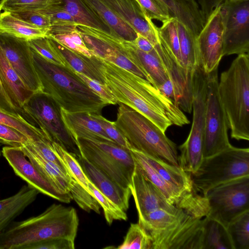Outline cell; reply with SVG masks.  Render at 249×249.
Masks as SVG:
<instances>
[{
	"label": "cell",
	"instance_id": "681fc988",
	"mask_svg": "<svg viewBox=\"0 0 249 249\" xmlns=\"http://www.w3.org/2000/svg\"><path fill=\"white\" fill-rule=\"evenodd\" d=\"M91 115L112 141L123 147L130 149V145L117 128L114 122L107 120L100 114L91 113Z\"/></svg>",
	"mask_w": 249,
	"mask_h": 249
},
{
	"label": "cell",
	"instance_id": "e0dca14e",
	"mask_svg": "<svg viewBox=\"0 0 249 249\" xmlns=\"http://www.w3.org/2000/svg\"><path fill=\"white\" fill-rule=\"evenodd\" d=\"M1 152L15 173L39 193L63 203H69L72 199L70 193H63L52 184L31 162L20 147L4 146Z\"/></svg>",
	"mask_w": 249,
	"mask_h": 249
},
{
	"label": "cell",
	"instance_id": "4fadbf2b",
	"mask_svg": "<svg viewBox=\"0 0 249 249\" xmlns=\"http://www.w3.org/2000/svg\"><path fill=\"white\" fill-rule=\"evenodd\" d=\"M220 5L224 21L223 56L249 53V0Z\"/></svg>",
	"mask_w": 249,
	"mask_h": 249
},
{
	"label": "cell",
	"instance_id": "9f6ffc18",
	"mask_svg": "<svg viewBox=\"0 0 249 249\" xmlns=\"http://www.w3.org/2000/svg\"><path fill=\"white\" fill-rule=\"evenodd\" d=\"M224 0H198L199 7L206 22L213 11Z\"/></svg>",
	"mask_w": 249,
	"mask_h": 249
},
{
	"label": "cell",
	"instance_id": "3957f363",
	"mask_svg": "<svg viewBox=\"0 0 249 249\" xmlns=\"http://www.w3.org/2000/svg\"><path fill=\"white\" fill-rule=\"evenodd\" d=\"M78 226L74 208L53 204L37 216L13 222L0 233V249H26L34 243L51 238L75 241Z\"/></svg>",
	"mask_w": 249,
	"mask_h": 249
},
{
	"label": "cell",
	"instance_id": "8d00e7d4",
	"mask_svg": "<svg viewBox=\"0 0 249 249\" xmlns=\"http://www.w3.org/2000/svg\"><path fill=\"white\" fill-rule=\"evenodd\" d=\"M0 124L18 130L30 142L48 138L43 131L27 121L19 113L14 114L0 109Z\"/></svg>",
	"mask_w": 249,
	"mask_h": 249
},
{
	"label": "cell",
	"instance_id": "816d5d0a",
	"mask_svg": "<svg viewBox=\"0 0 249 249\" xmlns=\"http://www.w3.org/2000/svg\"><path fill=\"white\" fill-rule=\"evenodd\" d=\"M10 13L16 18L37 27L50 29L51 26L49 17L39 11H16Z\"/></svg>",
	"mask_w": 249,
	"mask_h": 249
},
{
	"label": "cell",
	"instance_id": "f907efd6",
	"mask_svg": "<svg viewBox=\"0 0 249 249\" xmlns=\"http://www.w3.org/2000/svg\"><path fill=\"white\" fill-rule=\"evenodd\" d=\"M29 142L28 138L18 130L0 124V142L10 146L21 147Z\"/></svg>",
	"mask_w": 249,
	"mask_h": 249
},
{
	"label": "cell",
	"instance_id": "484cf974",
	"mask_svg": "<svg viewBox=\"0 0 249 249\" xmlns=\"http://www.w3.org/2000/svg\"><path fill=\"white\" fill-rule=\"evenodd\" d=\"M167 9L171 18L184 25L196 37L205 21L196 0H159Z\"/></svg>",
	"mask_w": 249,
	"mask_h": 249
},
{
	"label": "cell",
	"instance_id": "4dcf8cb0",
	"mask_svg": "<svg viewBox=\"0 0 249 249\" xmlns=\"http://www.w3.org/2000/svg\"><path fill=\"white\" fill-rule=\"evenodd\" d=\"M86 1L109 27L111 35L131 42L137 37V33L102 0Z\"/></svg>",
	"mask_w": 249,
	"mask_h": 249
},
{
	"label": "cell",
	"instance_id": "7dc6e473",
	"mask_svg": "<svg viewBox=\"0 0 249 249\" xmlns=\"http://www.w3.org/2000/svg\"><path fill=\"white\" fill-rule=\"evenodd\" d=\"M38 11L49 17L51 26H75L76 24L63 4Z\"/></svg>",
	"mask_w": 249,
	"mask_h": 249
},
{
	"label": "cell",
	"instance_id": "2e32d148",
	"mask_svg": "<svg viewBox=\"0 0 249 249\" xmlns=\"http://www.w3.org/2000/svg\"><path fill=\"white\" fill-rule=\"evenodd\" d=\"M0 48L26 87L33 92L42 91L28 41L0 32Z\"/></svg>",
	"mask_w": 249,
	"mask_h": 249
},
{
	"label": "cell",
	"instance_id": "f35d334b",
	"mask_svg": "<svg viewBox=\"0 0 249 249\" xmlns=\"http://www.w3.org/2000/svg\"><path fill=\"white\" fill-rule=\"evenodd\" d=\"M52 145L55 154L63 162L69 176L92 195L89 188V180L76 158L57 143L52 142Z\"/></svg>",
	"mask_w": 249,
	"mask_h": 249
},
{
	"label": "cell",
	"instance_id": "7a4b0ae2",
	"mask_svg": "<svg viewBox=\"0 0 249 249\" xmlns=\"http://www.w3.org/2000/svg\"><path fill=\"white\" fill-rule=\"evenodd\" d=\"M32 52L42 91L51 96L61 108L71 112L100 114L108 105L71 69L53 63L32 49Z\"/></svg>",
	"mask_w": 249,
	"mask_h": 249
},
{
	"label": "cell",
	"instance_id": "6f0895ef",
	"mask_svg": "<svg viewBox=\"0 0 249 249\" xmlns=\"http://www.w3.org/2000/svg\"><path fill=\"white\" fill-rule=\"evenodd\" d=\"M0 109L8 112L18 114L19 112L14 107L5 93L0 78Z\"/></svg>",
	"mask_w": 249,
	"mask_h": 249
},
{
	"label": "cell",
	"instance_id": "d6986e66",
	"mask_svg": "<svg viewBox=\"0 0 249 249\" xmlns=\"http://www.w3.org/2000/svg\"><path fill=\"white\" fill-rule=\"evenodd\" d=\"M130 188L139 218L158 209H163L171 213H177L181 209L169 203L160 191L142 174L136 165Z\"/></svg>",
	"mask_w": 249,
	"mask_h": 249
},
{
	"label": "cell",
	"instance_id": "277c9868",
	"mask_svg": "<svg viewBox=\"0 0 249 249\" xmlns=\"http://www.w3.org/2000/svg\"><path fill=\"white\" fill-rule=\"evenodd\" d=\"M218 91L231 136L249 140V55L239 54L221 73Z\"/></svg>",
	"mask_w": 249,
	"mask_h": 249
},
{
	"label": "cell",
	"instance_id": "60d3db41",
	"mask_svg": "<svg viewBox=\"0 0 249 249\" xmlns=\"http://www.w3.org/2000/svg\"><path fill=\"white\" fill-rule=\"evenodd\" d=\"M118 249H152L150 236L138 223H131L123 243Z\"/></svg>",
	"mask_w": 249,
	"mask_h": 249
},
{
	"label": "cell",
	"instance_id": "5b68a950",
	"mask_svg": "<svg viewBox=\"0 0 249 249\" xmlns=\"http://www.w3.org/2000/svg\"><path fill=\"white\" fill-rule=\"evenodd\" d=\"M118 104L117 119L114 122L131 148L179 166L177 145L165 132L136 110Z\"/></svg>",
	"mask_w": 249,
	"mask_h": 249
},
{
	"label": "cell",
	"instance_id": "cb8c5ba5",
	"mask_svg": "<svg viewBox=\"0 0 249 249\" xmlns=\"http://www.w3.org/2000/svg\"><path fill=\"white\" fill-rule=\"evenodd\" d=\"M61 112L65 125L75 140L77 138H83L115 142L106 134L90 113L71 112L62 108H61Z\"/></svg>",
	"mask_w": 249,
	"mask_h": 249
},
{
	"label": "cell",
	"instance_id": "5bb4252c",
	"mask_svg": "<svg viewBox=\"0 0 249 249\" xmlns=\"http://www.w3.org/2000/svg\"><path fill=\"white\" fill-rule=\"evenodd\" d=\"M223 15L220 5L210 15L196 37L199 65L207 74L218 69L223 56Z\"/></svg>",
	"mask_w": 249,
	"mask_h": 249
},
{
	"label": "cell",
	"instance_id": "c3c4849f",
	"mask_svg": "<svg viewBox=\"0 0 249 249\" xmlns=\"http://www.w3.org/2000/svg\"><path fill=\"white\" fill-rule=\"evenodd\" d=\"M28 144L44 159L54 163L64 172L69 175L63 162L55 154L52 142L48 138L33 142H29Z\"/></svg>",
	"mask_w": 249,
	"mask_h": 249
},
{
	"label": "cell",
	"instance_id": "44dd1931",
	"mask_svg": "<svg viewBox=\"0 0 249 249\" xmlns=\"http://www.w3.org/2000/svg\"><path fill=\"white\" fill-rule=\"evenodd\" d=\"M76 159L89 180L95 187L122 210L126 212L131 196L130 189L122 187L82 156Z\"/></svg>",
	"mask_w": 249,
	"mask_h": 249
},
{
	"label": "cell",
	"instance_id": "be15d7a7",
	"mask_svg": "<svg viewBox=\"0 0 249 249\" xmlns=\"http://www.w3.org/2000/svg\"><path fill=\"white\" fill-rule=\"evenodd\" d=\"M0 155H1V152H0Z\"/></svg>",
	"mask_w": 249,
	"mask_h": 249
},
{
	"label": "cell",
	"instance_id": "f5cc1de1",
	"mask_svg": "<svg viewBox=\"0 0 249 249\" xmlns=\"http://www.w3.org/2000/svg\"><path fill=\"white\" fill-rule=\"evenodd\" d=\"M76 74L108 105H116L118 102L110 89L105 84H101L79 72Z\"/></svg>",
	"mask_w": 249,
	"mask_h": 249
},
{
	"label": "cell",
	"instance_id": "52a82bcc",
	"mask_svg": "<svg viewBox=\"0 0 249 249\" xmlns=\"http://www.w3.org/2000/svg\"><path fill=\"white\" fill-rule=\"evenodd\" d=\"M81 156L124 188L130 189L135 162L130 151L115 142L76 139Z\"/></svg>",
	"mask_w": 249,
	"mask_h": 249
},
{
	"label": "cell",
	"instance_id": "d6a6232c",
	"mask_svg": "<svg viewBox=\"0 0 249 249\" xmlns=\"http://www.w3.org/2000/svg\"><path fill=\"white\" fill-rule=\"evenodd\" d=\"M63 4L76 24L96 29L111 35V31L86 0H62Z\"/></svg>",
	"mask_w": 249,
	"mask_h": 249
},
{
	"label": "cell",
	"instance_id": "94428289",
	"mask_svg": "<svg viewBox=\"0 0 249 249\" xmlns=\"http://www.w3.org/2000/svg\"><path fill=\"white\" fill-rule=\"evenodd\" d=\"M244 0H224L223 2L227 3H235Z\"/></svg>",
	"mask_w": 249,
	"mask_h": 249
},
{
	"label": "cell",
	"instance_id": "d590c367",
	"mask_svg": "<svg viewBox=\"0 0 249 249\" xmlns=\"http://www.w3.org/2000/svg\"><path fill=\"white\" fill-rule=\"evenodd\" d=\"M185 213V212L182 209L177 213L158 209L139 218L138 223L149 233L165 228L179 220Z\"/></svg>",
	"mask_w": 249,
	"mask_h": 249
},
{
	"label": "cell",
	"instance_id": "83f0119b",
	"mask_svg": "<svg viewBox=\"0 0 249 249\" xmlns=\"http://www.w3.org/2000/svg\"><path fill=\"white\" fill-rule=\"evenodd\" d=\"M136 165L142 174L160 191L168 202L176 207L187 197L191 192H184L164 180L148 163L143 154L131 148Z\"/></svg>",
	"mask_w": 249,
	"mask_h": 249
},
{
	"label": "cell",
	"instance_id": "ac0fdd59",
	"mask_svg": "<svg viewBox=\"0 0 249 249\" xmlns=\"http://www.w3.org/2000/svg\"><path fill=\"white\" fill-rule=\"evenodd\" d=\"M167 72L175 94L174 102L185 112L191 113L193 109L194 71L181 66L164 44L159 40L154 46Z\"/></svg>",
	"mask_w": 249,
	"mask_h": 249
},
{
	"label": "cell",
	"instance_id": "603a6c76",
	"mask_svg": "<svg viewBox=\"0 0 249 249\" xmlns=\"http://www.w3.org/2000/svg\"><path fill=\"white\" fill-rule=\"evenodd\" d=\"M48 36L71 69L101 84L106 85L102 58L96 55L89 57L68 49L51 36Z\"/></svg>",
	"mask_w": 249,
	"mask_h": 249
},
{
	"label": "cell",
	"instance_id": "ee69618b",
	"mask_svg": "<svg viewBox=\"0 0 249 249\" xmlns=\"http://www.w3.org/2000/svg\"><path fill=\"white\" fill-rule=\"evenodd\" d=\"M89 188L102 208L106 220L109 225H111L114 220L127 219L126 212L122 210L101 193L89 180Z\"/></svg>",
	"mask_w": 249,
	"mask_h": 249
},
{
	"label": "cell",
	"instance_id": "b9f144b4",
	"mask_svg": "<svg viewBox=\"0 0 249 249\" xmlns=\"http://www.w3.org/2000/svg\"><path fill=\"white\" fill-rule=\"evenodd\" d=\"M61 4L62 0H1L0 9L10 12L38 11Z\"/></svg>",
	"mask_w": 249,
	"mask_h": 249
},
{
	"label": "cell",
	"instance_id": "8992f818",
	"mask_svg": "<svg viewBox=\"0 0 249 249\" xmlns=\"http://www.w3.org/2000/svg\"><path fill=\"white\" fill-rule=\"evenodd\" d=\"M191 175L193 189L205 196L221 184L249 176V149L231 145L220 153L204 158L197 170Z\"/></svg>",
	"mask_w": 249,
	"mask_h": 249
},
{
	"label": "cell",
	"instance_id": "f6af8a7d",
	"mask_svg": "<svg viewBox=\"0 0 249 249\" xmlns=\"http://www.w3.org/2000/svg\"><path fill=\"white\" fill-rule=\"evenodd\" d=\"M70 192L72 199L82 210L88 213L93 211L98 214L100 213L101 206L96 198L71 177L70 179Z\"/></svg>",
	"mask_w": 249,
	"mask_h": 249
},
{
	"label": "cell",
	"instance_id": "f546056e",
	"mask_svg": "<svg viewBox=\"0 0 249 249\" xmlns=\"http://www.w3.org/2000/svg\"><path fill=\"white\" fill-rule=\"evenodd\" d=\"M142 153L148 163L167 182L184 192H191L193 190L191 174L184 171L179 166Z\"/></svg>",
	"mask_w": 249,
	"mask_h": 249
},
{
	"label": "cell",
	"instance_id": "91938a15",
	"mask_svg": "<svg viewBox=\"0 0 249 249\" xmlns=\"http://www.w3.org/2000/svg\"><path fill=\"white\" fill-rule=\"evenodd\" d=\"M71 40L77 45L85 49H88L77 28L67 34Z\"/></svg>",
	"mask_w": 249,
	"mask_h": 249
},
{
	"label": "cell",
	"instance_id": "6125c7cd",
	"mask_svg": "<svg viewBox=\"0 0 249 249\" xmlns=\"http://www.w3.org/2000/svg\"><path fill=\"white\" fill-rule=\"evenodd\" d=\"M1 10H0V13H1Z\"/></svg>",
	"mask_w": 249,
	"mask_h": 249
},
{
	"label": "cell",
	"instance_id": "6da1fadb",
	"mask_svg": "<svg viewBox=\"0 0 249 249\" xmlns=\"http://www.w3.org/2000/svg\"><path fill=\"white\" fill-rule=\"evenodd\" d=\"M106 85L117 99L136 110L163 132L190 121L176 103L147 80L102 58Z\"/></svg>",
	"mask_w": 249,
	"mask_h": 249
},
{
	"label": "cell",
	"instance_id": "ba28073f",
	"mask_svg": "<svg viewBox=\"0 0 249 249\" xmlns=\"http://www.w3.org/2000/svg\"><path fill=\"white\" fill-rule=\"evenodd\" d=\"M208 74L200 67L196 68L193 78V121L186 141L179 146V166L191 175L201 165L203 157L205 113Z\"/></svg>",
	"mask_w": 249,
	"mask_h": 249
},
{
	"label": "cell",
	"instance_id": "11a10c76",
	"mask_svg": "<svg viewBox=\"0 0 249 249\" xmlns=\"http://www.w3.org/2000/svg\"><path fill=\"white\" fill-rule=\"evenodd\" d=\"M49 36L73 51L82 53L89 57L94 55L89 49L83 48L75 44L67 34H56Z\"/></svg>",
	"mask_w": 249,
	"mask_h": 249
},
{
	"label": "cell",
	"instance_id": "4316f807",
	"mask_svg": "<svg viewBox=\"0 0 249 249\" xmlns=\"http://www.w3.org/2000/svg\"><path fill=\"white\" fill-rule=\"evenodd\" d=\"M39 193L27 184L13 196L0 200V233L35 200Z\"/></svg>",
	"mask_w": 249,
	"mask_h": 249
},
{
	"label": "cell",
	"instance_id": "db71d44e",
	"mask_svg": "<svg viewBox=\"0 0 249 249\" xmlns=\"http://www.w3.org/2000/svg\"><path fill=\"white\" fill-rule=\"evenodd\" d=\"M74 242L66 238H51L34 243L26 249H74Z\"/></svg>",
	"mask_w": 249,
	"mask_h": 249
},
{
	"label": "cell",
	"instance_id": "f1b7e54d",
	"mask_svg": "<svg viewBox=\"0 0 249 249\" xmlns=\"http://www.w3.org/2000/svg\"><path fill=\"white\" fill-rule=\"evenodd\" d=\"M20 148L31 162L59 191L63 193H70L71 177L69 175L54 163L44 159L28 142Z\"/></svg>",
	"mask_w": 249,
	"mask_h": 249
},
{
	"label": "cell",
	"instance_id": "bcb514c9",
	"mask_svg": "<svg viewBox=\"0 0 249 249\" xmlns=\"http://www.w3.org/2000/svg\"><path fill=\"white\" fill-rule=\"evenodd\" d=\"M145 16L162 23L170 18L166 7L159 0H135Z\"/></svg>",
	"mask_w": 249,
	"mask_h": 249
},
{
	"label": "cell",
	"instance_id": "ab89813d",
	"mask_svg": "<svg viewBox=\"0 0 249 249\" xmlns=\"http://www.w3.org/2000/svg\"><path fill=\"white\" fill-rule=\"evenodd\" d=\"M177 21L175 19L170 18L163 22L160 27H157V32L159 40L164 44L178 63L183 67Z\"/></svg>",
	"mask_w": 249,
	"mask_h": 249
},
{
	"label": "cell",
	"instance_id": "836d02e7",
	"mask_svg": "<svg viewBox=\"0 0 249 249\" xmlns=\"http://www.w3.org/2000/svg\"><path fill=\"white\" fill-rule=\"evenodd\" d=\"M202 249H233L227 227L218 220L203 218Z\"/></svg>",
	"mask_w": 249,
	"mask_h": 249
},
{
	"label": "cell",
	"instance_id": "9a60e30c",
	"mask_svg": "<svg viewBox=\"0 0 249 249\" xmlns=\"http://www.w3.org/2000/svg\"><path fill=\"white\" fill-rule=\"evenodd\" d=\"M76 27L87 47L94 55L107 60L150 83L147 75L122 51L119 44V38L82 24H76Z\"/></svg>",
	"mask_w": 249,
	"mask_h": 249
},
{
	"label": "cell",
	"instance_id": "ffe728a7",
	"mask_svg": "<svg viewBox=\"0 0 249 249\" xmlns=\"http://www.w3.org/2000/svg\"><path fill=\"white\" fill-rule=\"evenodd\" d=\"M137 33L154 46L159 42L157 27L145 15L135 0H102Z\"/></svg>",
	"mask_w": 249,
	"mask_h": 249
},
{
	"label": "cell",
	"instance_id": "30bf717a",
	"mask_svg": "<svg viewBox=\"0 0 249 249\" xmlns=\"http://www.w3.org/2000/svg\"><path fill=\"white\" fill-rule=\"evenodd\" d=\"M218 69L208 74L205 113L203 157L230 147L229 126L218 91Z\"/></svg>",
	"mask_w": 249,
	"mask_h": 249
},
{
	"label": "cell",
	"instance_id": "7402d4cb",
	"mask_svg": "<svg viewBox=\"0 0 249 249\" xmlns=\"http://www.w3.org/2000/svg\"><path fill=\"white\" fill-rule=\"evenodd\" d=\"M119 43L125 54L147 75L150 83L157 89L168 79L155 47L152 52L145 53L139 50L132 42L120 38Z\"/></svg>",
	"mask_w": 249,
	"mask_h": 249
},
{
	"label": "cell",
	"instance_id": "7bdbcfd3",
	"mask_svg": "<svg viewBox=\"0 0 249 249\" xmlns=\"http://www.w3.org/2000/svg\"><path fill=\"white\" fill-rule=\"evenodd\" d=\"M28 42L33 50L48 61L55 64L70 68L48 36L31 39Z\"/></svg>",
	"mask_w": 249,
	"mask_h": 249
},
{
	"label": "cell",
	"instance_id": "d4e9b609",
	"mask_svg": "<svg viewBox=\"0 0 249 249\" xmlns=\"http://www.w3.org/2000/svg\"><path fill=\"white\" fill-rule=\"evenodd\" d=\"M0 78L3 89L14 107L23 113V107L34 92L30 90L10 65L0 48Z\"/></svg>",
	"mask_w": 249,
	"mask_h": 249
},
{
	"label": "cell",
	"instance_id": "680465c9",
	"mask_svg": "<svg viewBox=\"0 0 249 249\" xmlns=\"http://www.w3.org/2000/svg\"><path fill=\"white\" fill-rule=\"evenodd\" d=\"M132 42L139 50L145 53H150L154 49V46L147 38L138 33Z\"/></svg>",
	"mask_w": 249,
	"mask_h": 249
},
{
	"label": "cell",
	"instance_id": "9c48e42d",
	"mask_svg": "<svg viewBox=\"0 0 249 249\" xmlns=\"http://www.w3.org/2000/svg\"><path fill=\"white\" fill-rule=\"evenodd\" d=\"M61 107L50 95L34 92L23 107V113L32 118L48 138L76 159L81 156L77 142L65 125Z\"/></svg>",
	"mask_w": 249,
	"mask_h": 249
},
{
	"label": "cell",
	"instance_id": "74e56055",
	"mask_svg": "<svg viewBox=\"0 0 249 249\" xmlns=\"http://www.w3.org/2000/svg\"><path fill=\"white\" fill-rule=\"evenodd\" d=\"M227 229L233 249H249V210L232 219Z\"/></svg>",
	"mask_w": 249,
	"mask_h": 249
},
{
	"label": "cell",
	"instance_id": "1f68e13d",
	"mask_svg": "<svg viewBox=\"0 0 249 249\" xmlns=\"http://www.w3.org/2000/svg\"><path fill=\"white\" fill-rule=\"evenodd\" d=\"M49 31L50 29L37 27L19 19L10 12L3 11L0 14V32L28 41L48 36Z\"/></svg>",
	"mask_w": 249,
	"mask_h": 249
},
{
	"label": "cell",
	"instance_id": "7c38bea8",
	"mask_svg": "<svg viewBox=\"0 0 249 249\" xmlns=\"http://www.w3.org/2000/svg\"><path fill=\"white\" fill-rule=\"evenodd\" d=\"M148 234L152 240V249H202L203 218L186 212L165 228Z\"/></svg>",
	"mask_w": 249,
	"mask_h": 249
},
{
	"label": "cell",
	"instance_id": "8fae6325",
	"mask_svg": "<svg viewBox=\"0 0 249 249\" xmlns=\"http://www.w3.org/2000/svg\"><path fill=\"white\" fill-rule=\"evenodd\" d=\"M205 196L210 208L207 216L227 227L232 219L249 210V176L221 184Z\"/></svg>",
	"mask_w": 249,
	"mask_h": 249
},
{
	"label": "cell",
	"instance_id": "e575fe53",
	"mask_svg": "<svg viewBox=\"0 0 249 249\" xmlns=\"http://www.w3.org/2000/svg\"><path fill=\"white\" fill-rule=\"evenodd\" d=\"M182 66L194 71L199 66L196 47V36L184 25L177 21Z\"/></svg>",
	"mask_w": 249,
	"mask_h": 249
}]
</instances>
